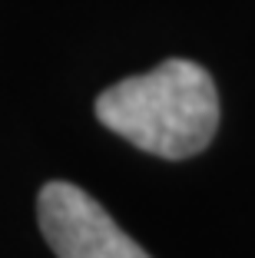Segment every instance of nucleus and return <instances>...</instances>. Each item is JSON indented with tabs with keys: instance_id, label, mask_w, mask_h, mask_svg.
<instances>
[{
	"instance_id": "nucleus-1",
	"label": "nucleus",
	"mask_w": 255,
	"mask_h": 258,
	"mask_svg": "<svg viewBox=\"0 0 255 258\" xmlns=\"http://www.w3.org/2000/svg\"><path fill=\"white\" fill-rule=\"evenodd\" d=\"M96 119L159 159H189L216 139L219 93L206 67L166 60L99 93Z\"/></svg>"
},
{
	"instance_id": "nucleus-2",
	"label": "nucleus",
	"mask_w": 255,
	"mask_h": 258,
	"mask_svg": "<svg viewBox=\"0 0 255 258\" xmlns=\"http://www.w3.org/2000/svg\"><path fill=\"white\" fill-rule=\"evenodd\" d=\"M37 219L57 258H149L90 192L73 182H46L37 199Z\"/></svg>"
}]
</instances>
